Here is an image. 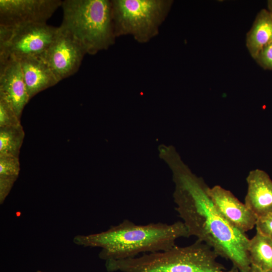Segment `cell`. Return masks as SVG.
I'll return each instance as SVG.
<instances>
[{"mask_svg":"<svg viewBox=\"0 0 272 272\" xmlns=\"http://www.w3.org/2000/svg\"><path fill=\"white\" fill-rule=\"evenodd\" d=\"M86 54L80 43L59 26L52 42L40 57L46 62L59 82L78 71Z\"/></svg>","mask_w":272,"mask_h":272,"instance_id":"7","label":"cell"},{"mask_svg":"<svg viewBox=\"0 0 272 272\" xmlns=\"http://www.w3.org/2000/svg\"><path fill=\"white\" fill-rule=\"evenodd\" d=\"M249 272H272V270L266 271L262 270L255 266L251 265Z\"/></svg>","mask_w":272,"mask_h":272,"instance_id":"20","label":"cell"},{"mask_svg":"<svg viewBox=\"0 0 272 272\" xmlns=\"http://www.w3.org/2000/svg\"><path fill=\"white\" fill-rule=\"evenodd\" d=\"M162 158L172 173L175 210L189 236H194L218 255L230 260L239 272H249L251 264L248 247L249 239L230 225L215 206L204 180L191 172L175 149Z\"/></svg>","mask_w":272,"mask_h":272,"instance_id":"1","label":"cell"},{"mask_svg":"<svg viewBox=\"0 0 272 272\" xmlns=\"http://www.w3.org/2000/svg\"><path fill=\"white\" fill-rule=\"evenodd\" d=\"M24 137L21 124L0 127V155L19 157Z\"/></svg>","mask_w":272,"mask_h":272,"instance_id":"16","label":"cell"},{"mask_svg":"<svg viewBox=\"0 0 272 272\" xmlns=\"http://www.w3.org/2000/svg\"><path fill=\"white\" fill-rule=\"evenodd\" d=\"M244 203L257 219L272 213V180L264 171L255 169L247 177Z\"/></svg>","mask_w":272,"mask_h":272,"instance_id":"11","label":"cell"},{"mask_svg":"<svg viewBox=\"0 0 272 272\" xmlns=\"http://www.w3.org/2000/svg\"><path fill=\"white\" fill-rule=\"evenodd\" d=\"M218 255L206 243L196 240L183 247L145 253L131 258L105 262L108 272H238L217 261Z\"/></svg>","mask_w":272,"mask_h":272,"instance_id":"3","label":"cell"},{"mask_svg":"<svg viewBox=\"0 0 272 272\" xmlns=\"http://www.w3.org/2000/svg\"><path fill=\"white\" fill-rule=\"evenodd\" d=\"M208 194L219 213L234 227L246 233L255 227L256 217L230 190L217 185L209 187Z\"/></svg>","mask_w":272,"mask_h":272,"instance_id":"9","label":"cell"},{"mask_svg":"<svg viewBox=\"0 0 272 272\" xmlns=\"http://www.w3.org/2000/svg\"><path fill=\"white\" fill-rule=\"evenodd\" d=\"M0 97L7 100L20 118L30 100L19 60L0 57Z\"/></svg>","mask_w":272,"mask_h":272,"instance_id":"10","label":"cell"},{"mask_svg":"<svg viewBox=\"0 0 272 272\" xmlns=\"http://www.w3.org/2000/svg\"><path fill=\"white\" fill-rule=\"evenodd\" d=\"M172 0H112V15L116 37L130 35L140 43L159 33L167 17Z\"/></svg>","mask_w":272,"mask_h":272,"instance_id":"5","label":"cell"},{"mask_svg":"<svg viewBox=\"0 0 272 272\" xmlns=\"http://www.w3.org/2000/svg\"><path fill=\"white\" fill-rule=\"evenodd\" d=\"M13 29L9 40L0 46V57L41 56L54 40L58 27L45 24H31Z\"/></svg>","mask_w":272,"mask_h":272,"instance_id":"6","label":"cell"},{"mask_svg":"<svg viewBox=\"0 0 272 272\" xmlns=\"http://www.w3.org/2000/svg\"><path fill=\"white\" fill-rule=\"evenodd\" d=\"M36 272H47V271H43L41 270H37Z\"/></svg>","mask_w":272,"mask_h":272,"instance_id":"22","label":"cell"},{"mask_svg":"<svg viewBox=\"0 0 272 272\" xmlns=\"http://www.w3.org/2000/svg\"><path fill=\"white\" fill-rule=\"evenodd\" d=\"M60 0H0V26L11 29L45 24L62 4Z\"/></svg>","mask_w":272,"mask_h":272,"instance_id":"8","label":"cell"},{"mask_svg":"<svg viewBox=\"0 0 272 272\" xmlns=\"http://www.w3.org/2000/svg\"><path fill=\"white\" fill-rule=\"evenodd\" d=\"M254 59L263 69L272 70V41L260 50Z\"/></svg>","mask_w":272,"mask_h":272,"instance_id":"18","label":"cell"},{"mask_svg":"<svg viewBox=\"0 0 272 272\" xmlns=\"http://www.w3.org/2000/svg\"><path fill=\"white\" fill-rule=\"evenodd\" d=\"M20 119L10 104L0 97V127L21 124Z\"/></svg>","mask_w":272,"mask_h":272,"instance_id":"17","label":"cell"},{"mask_svg":"<svg viewBox=\"0 0 272 272\" xmlns=\"http://www.w3.org/2000/svg\"><path fill=\"white\" fill-rule=\"evenodd\" d=\"M248 252L251 265L262 270H272V240L256 232L249 239Z\"/></svg>","mask_w":272,"mask_h":272,"instance_id":"14","label":"cell"},{"mask_svg":"<svg viewBox=\"0 0 272 272\" xmlns=\"http://www.w3.org/2000/svg\"><path fill=\"white\" fill-rule=\"evenodd\" d=\"M255 227L256 232L272 240V213L257 219Z\"/></svg>","mask_w":272,"mask_h":272,"instance_id":"19","label":"cell"},{"mask_svg":"<svg viewBox=\"0 0 272 272\" xmlns=\"http://www.w3.org/2000/svg\"><path fill=\"white\" fill-rule=\"evenodd\" d=\"M19 157L0 155V204L2 205L10 192L20 173Z\"/></svg>","mask_w":272,"mask_h":272,"instance_id":"15","label":"cell"},{"mask_svg":"<svg viewBox=\"0 0 272 272\" xmlns=\"http://www.w3.org/2000/svg\"><path fill=\"white\" fill-rule=\"evenodd\" d=\"M272 41V14L262 9L257 14L247 34L246 44L251 57L255 59L260 50Z\"/></svg>","mask_w":272,"mask_h":272,"instance_id":"13","label":"cell"},{"mask_svg":"<svg viewBox=\"0 0 272 272\" xmlns=\"http://www.w3.org/2000/svg\"><path fill=\"white\" fill-rule=\"evenodd\" d=\"M189 237L182 221L138 225L125 219L105 231L77 235L73 241L79 246L100 248L99 257L106 262L167 250L175 246L179 238Z\"/></svg>","mask_w":272,"mask_h":272,"instance_id":"2","label":"cell"},{"mask_svg":"<svg viewBox=\"0 0 272 272\" xmlns=\"http://www.w3.org/2000/svg\"><path fill=\"white\" fill-rule=\"evenodd\" d=\"M18 60L30 100L37 93L59 82L41 57H28Z\"/></svg>","mask_w":272,"mask_h":272,"instance_id":"12","label":"cell"},{"mask_svg":"<svg viewBox=\"0 0 272 272\" xmlns=\"http://www.w3.org/2000/svg\"><path fill=\"white\" fill-rule=\"evenodd\" d=\"M61 7L60 27L80 43L86 53L96 54L115 43L111 1L65 0Z\"/></svg>","mask_w":272,"mask_h":272,"instance_id":"4","label":"cell"},{"mask_svg":"<svg viewBox=\"0 0 272 272\" xmlns=\"http://www.w3.org/2000/svg\"><path fill=\"white\" fill-rule=\"evenodd\" d=\"M268 11L272 14V0L267 1Z\"/></svg>","mask_w":272,"mask_h":272,"instance_id":"21","label":"cell"}]
</instances>
